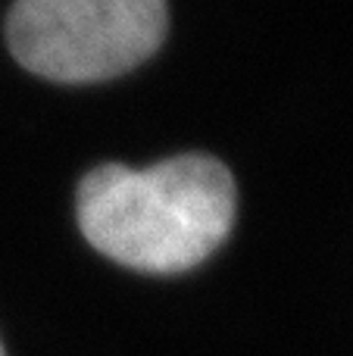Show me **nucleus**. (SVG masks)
<instances>
[{
    "label": "nucleus",
    "instance_id": "2",
    "mask_svg": "<svg viewBox=\"0 0 353 356\" xmlns=\"http://www.w3.org/2000/svg\"><path fill=\"white\" fill-rule=\"evenodd\" d=\"M166 0H16L10 50L28 72L91 85L131 72L166 41Z\"/></svg>",
    "mask_w": 353,
    "mask_h": 356
},
{
    "label": "nucleus",
    "instance_id": "1",
    "mask_svg": "<svg viewBox=\"0 0 353 356\" xmlns=\"http://www.w3.org/2000/svg\"><path fill=\"white\" fill-rule=\"evenodd\" d=\"M235 197L231 172L204 154L147 169L106 163L79 184V228L119 266L172 275L200 266L229 238Z\"/></svg>",
    "mask_w": 353,
    "mask_h": 356
},
{
    "label": "nucleus",
    "instance_id": "3",
    "mask_svg": "<svg viewBox=\"0 0 353 356\" xmlns=\"http://www.w3.org/2000/svg\"><path fill=\"white\" fill-rule=\"evenodd\" d=\"M0 356H6V353H3V344H0Z\"/></svg>",
    "mask_w": 353,
    "mask_h": 356
}]
</instances>
